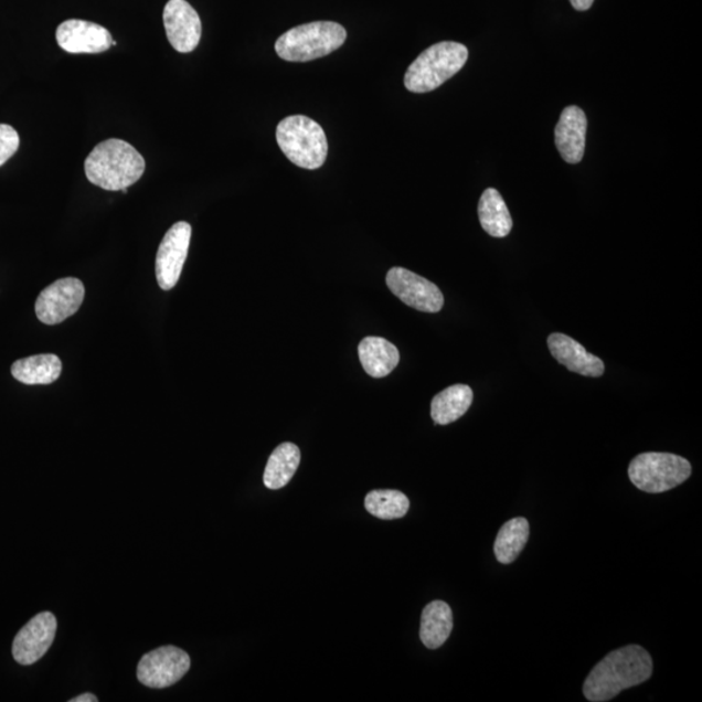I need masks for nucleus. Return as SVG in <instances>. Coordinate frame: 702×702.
<instances>
[{
    "label": "nucleus",
    "instance_id": "nucleus-9",
    "mask_svg": "<svg viewBox=\"0 0 702 702\" xmlns=\"http://www.w3.org/2000/svg\"><path fill=\"white\" fill-rule=\"evenodd\" d=\"M387 288L414 310L435 313L443 309L444 296L434 283L406 268L393 267L386 274Z\"/></svg>",
    "mask_w": 702,
    "mask_h": 702
},
{
    "label": "nucleus",
    "instance_id": "nucleus-21",
    "mask_svg": "<svg viewBox=\"0 0 702 702\" xmlns=\"http://www.w3.org/2000/svg\"><path fill=\"white\" fill-rule=\"evenodd\" d=\"M301 464V451L297 445L284 443L270 455L263 481L268 489H281L295 477Z\"/></svg>",
    "mask_w": 702,
    "mask_h": 702
},
{
    "label": "nucleus",
    "instance_id": "nucleus-3",
    "mask_svg": "<svg viewBox=\"0 0 702 702\" xmlns=\"http://www.w3.org/2000/svg\"><path fill=\"white\" fill-rule=\"evenodd\" d=\"M345 28L333 21L298 25L279 36L275 50L287 62H311L339 50L347 41Z\"/></svg>",
    "mask_w": 702,
    "mask_h": 702
},
{
    "label": "nucleus",
    "instance_id": "nucleus-8",
    "mask_svg": "<svg viewBox=\"0 0 702 702\" xmlns=\"http://www.w3.org/2000/svg\"><path fill=\"white\" fill-rule=\"evenodd\" d=\"M190 669V657L176 647H162L145 655L137 668V678L150 689H167L178 683Z\"/></svg>",
    "mask_w": 702,
    "mask_h": 702
},
{
    "label": "nucleus",
    "instance_id": "nucleus-17",
    "mask_svg": "<svg viewBox=\"0 0 702 702\" xmlns=\"http://www.w3.org/2000/svg\"><path fill=\"white\" fill-rule=\"evenodd\" d=\"M62 361L55 354H39L24 358L12 364V376L26 385H49L62 374Z\"/></svg>",
    "mask_w": 702,
    "mask_h": 702
},
{
    "label": "nucleus",
    "instance_id": "nucleus-1",
    "mask_svg": "<svg viewBox=\"0 0 702 702\" xmlns=\"http://www.w3.org/2000/svg\"><path fill=\"white\" fill-rule=\"evenodd\" d=\"M653 661L640 646L614 650L598 662L585 679L583 693L592 702L617 698L621 691L639 685L652 677Z\"/></svg>",
    "mask_w": 702,
    "mask_h": 702
},
{
    "label": "nucleus",
    "instance_id": "nucleus-22",
    "mask_svg": "<svg viewBox=\"0 0 702 702\" xmlns=\"http://www.w3.org/2000/svg\"><path fill=\"white\" fill-rule=\"evenodd\" d=\"M530 538V524L524 518H514L501 526L494 543L497 561L509 565L524 550Z\"/></svg>",
    "mask_w": 702,
    "mask_h": 702
},
{
    "label": "nucleus",
    "instance_id": "nucleus-20",
    "mask_svg": "<svg viewBox=\"0 0 702 702\" xmlns=\"http://www.w3.org/2000/svg\"><path fill=\"white\" fill-rule=\"evenodd\" d=\"M453 631V611L444 602L430 603L424 608L421 621V640L428 649L444 646Z\"/></svg>",
    "mask_w": 702,
    "mask_h": 702
},
{
    "label": "nucleus",
    "instance_id": "nucleus-18",
    "mask_svg": "<svg viewBox=\"0 0 702 702\" xmlns=\"http://www.w3.org/2000/svg\"><path fill=\"white\" fill-rule=\"evenodd\" d=\"M479 221L489 236L503 238L513 230L507 203H504L499 190L489 188L482 193L478 206Z\"/></svg>",
    "mask_w": 702,
    "mask_h": 702
},
{
    "label": "nucleus",
    "instance_id": "nucleus-12",
    "mask_svg": "<svg viewBox=\"0 0 702 702\" xmlns=\"http://www.w3.org/2000/svg\"><path fill=\"white\" fill-rule=\"evenodd\" d=\"M167 39L179 53H192L200 45L202 23L200 14L187 0H170L164 7Z\"/></svg>",
    "mask_w": 702,
    "mask_h": 702
},
{
    "label": "nucleus",
    "instance_id": "nucleus-16",
    "mask_svg": "<svg viewBox=\"0 0 702 702\" xmlns=\"http://www.w3.org/2000/svg\"><path fill=\"white\" fill-rule=\"evenodd\" d=\"M363 369L375 379L391 374L400 363V351L392 342L383 338H365L358 347Z\"/></svg>",
    "mask_w": 702,
    "mask_h": 702
},
{
    "label": "nucleus",
    "instance_id": "nucleus-10",
    "mask_svg": "<svg viewBox=\"0 0 702 702\" xmlns=\"http://www.w3.org/2000/svg\"><path fill=\"white\" fill-rule=\"evenodd\" d=\"M190 238L192 226L187 222H179L171 226L160 243L156 273L159 287L163 290H171L179 283L188 257Z\"/></svg>",
    "mask_w": 702,
    "mask_h": 702
},
{
    "label": "nucleus",
    "instance_id": "nucleus-19",
    "mask_svg": "<svg viewBox=\"0 0 702 702\" xmlns=\"http://www.w3.org/2000/svg\"><path fill=\"white\" fill-rule=\"evenodd\" d=\"M474 400V393L470 386L457 384L446 387L433 400L430 404V416L436 424L446 426L453 422L462 418L470 408Z\"/></svg>",
    "mask_w": 702,
    "mask_h": 702
},
{
    "label": "nucleus",
    "instance_id": "nucleus-15",
    "mask_svg": "<svg viewBox=\"0 0 702 702\" xmlns=\"http://www.w3.org/2000/svg\"><path fill=\"white\" fill-rule=\"evenodd\" d=\"M552 355L559 363L565 365L567 370L588 377H599L604 375L605 364L598 357L588 353L587 350L568 336L553 333L547 339Z\"/></svg>",
    "mask_w": 702,
    "mask_h": 702
},
{
    "label": "nucleus",
    "instance_id": "nucleus-13",
    "mask_svg": "<svg viewBox=\"0 0 702 702\" xmlns=\"http://www.w3.org/2000/svg\"><path fill=\"white\" fill-rule=\"evenodd\" d=\"M56 41L70 54H100L113 46L114 40L106 28L72 19L57 26Z\"/></svg>",
    "mask_w": 702,
    "mask_h": 702
},
{
    "label": "nucleus",
    "instance_id": "nucleus-5",
    "mask_svg": "<svg viewBox=\"0 0 702 702\" xmlns=\"http://www.w3.org/2000/svg\"><path fill=\"white\" fill-rule=\"evenodd\" d=\"M276 140L292 164L305 170H318L328 156V141L323 128L310 117H285L277 126Z\"/></svg>",
    "mask_w": 702,
    "mask_h": 702
},
{
    "label": "nucleus",
    "instance_id": "nucleus-2",
    "mask_svg": "<svg viewBox=\"0 0 702 702\" xmlns=\"http://www.w3.org/2000/svg\"><path fill=\"white\" fill-rule=\"evenodd\" d=\"M145 168L141 153L117 138L95 146L85 160L87 180L108 192H120L135 185L142 178Z\"/></svg>",
    "mask_w": 702,
    "mask_h": 702
},
{
    "label": "nucleus",
    "instance_id": "nucleus-6",
    "mask_svg": "<svg viewBox=\"0 0 702 702\" xmlns=\"http://www.w3.org/2000/svg\"><path fill=\"white\" fill-rule=\"evenodd\" d=\"M692 467L683 457L670 453H642L628 467L632 485L647 493H662L683 485Z\"/></svg>",
    "mask_w": 702,
    "mask_h": 702
},
{
    "label": "nucleus",
    "instance_id": "nucleus-7",
    "mask_svg": "<svg viewBox=\"0 0 702 702\" xmlns=\"http://www.w3.org/2000/svg\"><path fill=\"white\" fill-rule=\"evenodd\" d=\"M85 298V287L75 277H65L41 291L35 302V313L43 325L63 323L79 310Z\"/></svg>",
    "mask_w": 702,
    "mask_h": 702
},
{
    "label": "nucleus",
    "instance_id": "nucleus-14",
    "mask_svg": "<svg viewBox=\"0 0 702 702\" xmlns=\"http://www.w3.org/2000/svg\"><path fill=\"white\" fill-rule=\"evenodd\" d=\"M587 128V116L582 108L568 106L563 109L554 130V138L560 156L566 163L577 164L582 162Z\"/></svg>",
    "mask_w": 702,
    "mask_h": 702
},
{
    "label": "nucleus",
    "instance_id": "nucleus-11",
    "mask_svg": "<svg viewBox=\"0 0 702 702\" xmlns=\"http://www.w3.org/2000/svg\"><path fill=\"white\" fill-rule=\"evenodd\" d=\"M56 628V618L49 611L41 613L29 620L13 640L14 660L24 667L40 661L53 646Z\"/></svg>",
    "mask_w": 702,
    "mask_h": 702
},
{
    "label": "nucleus",
    "instance_id": "nucleus-26",
    "mask_svg": "<svg viewBox=\"0 0 702 702\" xmlns=\"http://www.w3.org/2000/svg\"><path fill=\"white\" fill-rule=\"evenodd\" d=\"M98 699L93 693L79 694V696L72 699L71 702H97Z\"/></svg>",
    "mask_w": 702,
    "mask_h": 702
},
{
    "label": "nucleus",
    "instance_id": "nucleus-24",
    "mask_svg": "<svg viewBox=\"0 0 702 702\" xmlns=\"http://www.w3.org/2000/svg\"><path fill=\"white\" fill-rule=\"evenodd\" d=\"M20 137L9 124H0V167L17 153Z\"/></svg>",
    "mask_w": 702,
    "mask_h": 702
},
{
    "label": "nucleus",
    "instance_id": "nucleus-23",
    "mask_svg": "<svg viewBox=\"0 0 702 702\" xmlns=\"http://www.w3.org/2000/svg\"><path fill=\"white\" fill-rule=\"evenodd\" d=\"M365 510L370 514L385 519V521H392V519L404 518L410 509V501L406 494L400 491H372L365 496L364 500Z\"/></svg>",
    "mask_w": 702,
    "mask_h": 702
},
{
    "label": "nucleus",
    "instance_id": "nucleus-4",
    "mask_svg": "<svg viewBox=\"0 0 702 702\" xmlns=\"http://www.w3.org/2000/svg\"><path fill=\"white\" fill-rule=\"evenodd\" d=\"M467 59L468 50L462 43H436L410 65L405 75L406 89L419 94L437 89L464 68Z\"/></svg>",
    "mask_w": 702,
    "mask_h": 702
},
{
    "label": "nucleus",
    "instance_id": "nucleus-25",
    "mask_svg": "<svg viewBox=\"0 0 702 702\" xmlns=\"http://www.w3.org/2000/svg\"><path fill=\"white\" fill-rule=\"evenodd\" d=\"M594 2L595 0H570L576 11H587Z\"/></svg>",
    "mask_w": 702,
    "mask_h": 702
}]
</instances>
